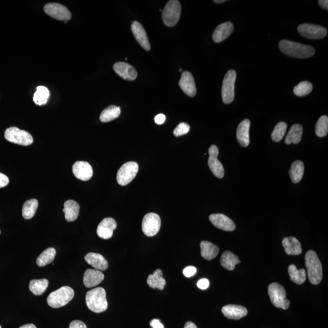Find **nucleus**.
<instances>
[{
	"label": "nucleus",
	"mask_w": 328,
	"mask_h": 328,
	"mask_svg": "<svg viewBox=\"0 0 328 328\" xmlns=\"http://www.w3.org/2000/svg\"><path fill=\"white\" fill-rule=\"evenodd\" d=\"M279 48L284 54L295 58H309L316 53L313 46L286 40H281L279 43Z\"/></svg>",
	"instance_id": "1"
},
{
	"label": "nucleus",
	"mask_w": 328,
	"mask_h": 328,
	"mask_svg": "<svg viewBox=\"0 0 328 328\" xmlns=\"http://www.w3.org/2000/svg\"><path fill=\"white\" fill-rule=\"evenodd\" d=\"M305 265L310 282L317 285L323 278L322 266L321 260L314 250H309L305 255Z\"/></svg>",
	"instance_id": "2"
},
{
	"label": "nucleus",
	"mask_w": 328,
	"mask_h": 328,
	"mask_svg": "<svg viewBox=\"0 0 328 328\" xmlns=\"http://www.w3.org/2000/svg\"><path fill=\"white\" fill-rule=\"evenodd\" d=\"M86 303L87 308L95 313H101L108 308L106 291L103 288H96L87 292Z\"/></svg>",
	"instance_id": "3"
},
{
	"label": "nucleus",
	"mask_w": 328,
	"mask_h": 328,
	"mask_svg": "<svg viewBox=\"0 0 328 328\" xmlns=\"http://www.w3.org/2000/svg\"><path fill=\"white\" fill-rule=\"evenodd\" d=\"M75 296V291L70 286H63L49 294L47 302L51 308H59L67 305Z\"/></svg>",
	"instance_id": "4"
},
{
	"label": "nucleus",
	"mask_w": 328,
	"mask_h": 328,
	"mask_svg": "<svg viewBox=\"0 0 328 328\" xmlns=\"http://www.w3.org/2000/svg\"><path fill=\"white\" fill-rule=\"evenodd\" d=\"M268 294L273 305L277 308L288 310L290 306L289 300L286 299V292L283 286L277 283L270 284L268 287Z\"/></svg>",
	"instance_id": "5"
},
{
	"label": "nucleus",
	"mask_w": 328,
	"mask_h": 328,
	"mask_svg": "<svg viewBox=\"0 0 328 328\" xmlns=\"http://www.w3.org/2000/svg\"><path fill=\"white\" fill-rule=\"evenodd\" d=\"M181 7L179 1L170 0L166 3L163 11L162 18L164 24L168 27L176 25L178 22Z\"/></svg>",
	"instance_id": "6"
},
{
	"label": "nucleus",
	"mask_w": 328,
	"mask_h": 328,
	"mask_svg": "<svg viewBox=\"0 0 328 328\" xmlns=\"http://www.w3.org/2000/svg\"><path fill=\"white\" fill-rule=\"evenodd\" d=\"M4 137L7 141L20 146H28L33 143L31 134L16 127L7 128L5 131Z\"/></svg>",
	"instance_id": "7"
},
{
	"label": "nucleus",
	"mask_w": 328,
	"mask_h": 328,
	"mask_svg": "<svg viewBox=\"0 0 328 328\" xmlns=\"http://www.w3.org/2000/svg\"><path fill=\"white\" fill-rule=\"evenodd\" d=\"M139 170L138 164L135 162L125 163L117 174V181L122 186L129 184L136 176Z\"/></svg>",
	"instance_id": "8"
},
{
	"label": "nucleus",
	"mask_w": 328,
	"mask_h": 328,
	"mask_svg": "<svg viewBox=\"0 0 328 328\" xmlns=\"http://www.w3.org/2000/svg\"><path fill=\"white\" fill-rule=\"evenodd\" d=\"M236 79L237 73L234 70L229 71L224 77L222 86V98L224 103H231L234 100Z\"/></svg>",
	"instance_id": "9"
},
{
	"label": "nucleus",
	"mask_w": 328,
	"mask_h": 328,
	"mask_svg": "<svg viewBox=\"0 0 328 328\" xmlns=\"http://www.w3.org/2000/svg\"><path fill=\"white\" fill-rule=\"evenodd\" d=\"M161 220L157 213H147L142 220V229L144 234L147 237H152L160 231Z\"/></svg>",
	"instance_id": "10"
},
{
	"label": "nucleus",
	"mask_w": 328,
	"mask_h": 328,
	"mask_svg": "<svg viewBox=\"0 0 328 328\" xmlns=\"http://www.w3.org/2000/svg\"><path fill=\"white\" fill-rule=\"evenodd\" d=\"M297 29L301 35L310 39H322L328 34L326 28L315 24H302L298 27Z\"/></svg>",
	"instance_id": "11"
},
{
	"label": "nucleus",
	"mask_w": 328,
	"mask_h": 328,
	"mask_svg": "<svg viewBox=\"0 0 328 328\" xmlns=\"http://www.w3.org/2000/svg\"><path fill=\"white\" fill-rule=\"evenodd\" d=\"M46 14L57 20L67 21L71 18V13L67 7L59 3L51 2L44 7Z\"/></svg>",
	"instance_id": "12"
},
{
	"label": "nucleus",
	"mask_w": 328,
	"mask_h": 328,
	"mask_svg": "<svg viewBox=\"0 0 328 328\" xmlns=\"http://www.w3.org/2000/svg\"><path fill=\"white\" fill-rule=\"evenodd\" d=\"M209 158L208 160V165H209L210 170L218 178H223L224 176V169L222 164L218 160L219 154L218 147L215 145H213L209 148Z\"/></svg>",
	"instance_id": "13"
},
{
	"label": "nucleus",
	"mask_w": 328,
	"mask_h": 328,
	"mask_svg": "<svg viewBox=\"0 0 328 328\" xmlns=\"http://www.w3.org/2000/svg\"><path fill=\"white\" fill-rule=\"evenodd\" d=\"M209 220L216 228L223 230V231L232 232L236 229V226L234 221L225 215L215 213V214L209 216Z\"/></svg>",
	"instance_id": "14"
},
{
	"label": "nucleus",
	"mask_w": 328,
	"mask_h": 328,
	"mask_svg": "<svg viewBox=\"0 0 328 328\" xmlns=\"http://www.w3.org/2000/svg\"><path fill=\"white\" fill-rule=\"evenodd\" d=\"M73 172L77 178L83 181L91 179L93 175L91 165L85 161H78L74 164Z\"/></svg>",
	"instance_id": "15"
},
{
	"label": "nucleus",
	"mask_w": 328,
	"mask_h": 328,
	"mask_svg": "<svg viewBox=\"0 0 328 328\" xmlns=\"http://www.w3.org/2000/svg\"><path fill=\"white\" fill-rule=\"evenodd\" d=\"M179 85L182 91L188 96L195 97L196 94V87L195 80L192 75L188 71L182 73L181 78L179 82Z\"/></svg>",
	"instance_id": "16"
},
{
	"label": "nucleus",
	"mask_w": 328,
	"mask_h": 328,
	"mask_svg": "<svg viewBox=\"0 0 328 328\" xmlns=\"http://www.w3.org/2000/svg\"><path fill=\"white\" fill-rule=\"evenodd\" d=\"M134 36H135L137 42H138L145 50L150 51L151 46L148 38L146 30L141 23L138 21H133L131 26Z\"/></svg>",
	"instance_id": "17"
},
{
	"label": "nucleus",
	"mask_w": 328,
	"mask_h": 328,
	"mask_svg": "<svg viewBox=\"0 0 328 328\" xmlns=\"http://www.w3.org/2000/svg\"><path fill=\"white\" fill-rule=\"evenodd\" d=\"M117 228L116 221L112 218H106L98 224L97 234L98 237L104 240L111 239L113 231Z\"/></svg>",
	"instance_id": "18"
},
{
	"label": "nucleus",
	"mask_w": 328,
	"mask_h": 328,
	"mask_svg": "<svg viewBox=\"0 0 328 328\" xmlns=\"http://www.w3.org/2000/svg\"><path fill=\"white\" fill-rule=\"evenodd\" d=\"M113 68L115 72L126 81H135L138 77L136 70L127 63L117 62L114 65Z\"/></svg>",
	"instance_id": "19"
},
{
	"label": "nucleus",
	"mask_w": 328,
	"mask_h": 328,
	"mask_svg": "<svg viewBox=\"0 0 328 328\" xmlns=\"http://www.w3.org/2000/svg\"><path fill=\"white\" fill-rule=\"evenodd\" d=\"M103 273L96 269H87L84 273L83 283L87 288L97 286L103 280Z\"/></svg>",
	"instance_id": "20"
},
{
	"label": "nucleus",
	"mask_w": 328,
	"mask_h": 328,
	"mask_svg": "<svg viewBox=\"0 0 328 328\" xmlns=\"http://www.w3.org/2000/svg\"><path fill=\"white\" fill-rule=\"evenodd\" d=\"M222 313L229 319L240 320L247 314V310L241 305H228L223 306Z\"/></svg>",
	"instance_id": "21"
},
{
	"label": "nucleus",
	"mask_w": 328,
	"mask_h": 328,
	"mask_svg": "<svg viewBox=\"0 0 328 328\" xmlns=\"http://www.w3.org/2000/svg\"><path fill=\"white\" fill-rule=\"evenodd\" d=\"M234 27L231 22H226L217 27L213 34V40L215 43H221L233 33Z\"/></svg>",
	"instance_id": "22"
},
{
	"label": "nucleus",
	"mask_w": 328,
	"mask_h": 328,
	"mask_svg": "<svg viewBox=\"0 0 328 328\" xmlns=\"http://www.w3.org/2000/svg\"><path fill=\"white\" fill-rule=\"evenodd\" d=\"M250 122L249 120L245 119L240 123L237 128V140L241 146L246 147L249 145V129Z\"/></svg>",
	"instance_id": "23"
},
{
	"label": "nucleus",
	"mask_w": 328,
	"mask_h": 328,
	"mask_svg": "<svg viewBox=\"0 0 328 328\" xmlns=\"http://www.w3.org/2000/svg\"><path fill=\"white\" fill-rule=\"evenodd\" d=\"M84 259L95 269L104 271L108 267V261L99 253L90 252L84 256Z\"/></svg>",
	"instance_id": "24"
},
{
	"label": "nucleus",
	"mask_w": 328,
	"mask_h": 328,
	"mask_svg": "<svg viewBox=\"0 0 328 328\" xmlns=\"http://www.w3.org/2000/svg\"><path fill=\"white\" fill-rule=\"evenodd\" d=\"M282 245L286 254L289 255H299L302 251V246L296 238L286 237L282 241Z\"/></svg>",
	"instance_id": "25"
},
{
	"label": "nucleus",
	"mask_w": 328,
	"mask_h": 328,
	"mask_svg": "<svg viewBox=\"0 0 328 328\" xmlns=\"http://www.w3.org/2000/svg\"><path fill=\"white\" fill-rule=\"evenodd\" d=\"M80 210V206L75 201L68 200L64 204L63 212L65 213V220L68 222H73L78 219Z\"/></svg>",
	"instance_id": "26"
},
{
	"label": "nucleus",
	"mask_w": 328,
	"mask_h": 328,
	"mask_svg": "<svg viewBox=\"0 0 328 328\" xmlns=\"http://www.w3.org/2000/svg\"><path fill=\"white\" fill-rule=\"evenodd\" d=\"M201 254L206 260L210 261L217 256L220 248L217 246L207 241H203L200 244Z\"/></svg>",
	"instance_id": "27"
},
{
	"label": "nucleus",
	"mask_w": 328,
	"mask_h": 328,
	"mask_svg": "<svg viewBox=\"0 0 328 328\" xmlns=\"http://www.w3.org/2000/svg\"><path fill=\"white\" fill-rule=\"evenodd\" d=\"M147 283L150 288L163 290L166 284V280L163 278V273L160 269L156 270L153 274L147 278Z\"/></svg>",
	"instance_id": "28"
},
{
	"label": "nucleus",
	"mask_w": 328,
	"mask_h": 328,
	"mask_svg": "<svg viewBox=\"0 0 328 328\" xmlns=\"http://www.w3.org/2000/svg\"><path fill=\"white\" fill-rule=\"evenodd\" d=\"M221 266L224 269L228 270H234L237 264L240 263L239 257L231 252V251H225L221 255L220 260Z\"/></svg>",
	"instance_id": "29"
},
{
	"label": "nucleus",
	"mask_w": 328,
	"mask_h": 328,
	"mask_svg": "<svg viewBox=\"0 0 328 328\" xmlns=\"http://www.w3.org/2000/svg\"><path fill=\"white\" fill-rule=\"evenodd\" d=\"M302 126L300 124H294L292 126L286 136L285 143L288 145L299 144L302 140Z\"/></svg>",
	"instance_id": "30"
},
{
	"label": "nucleus",
	"mask_w": 328,
	"mask_h": 328,
	"mask_svg": "<svg viewBox=\"0 0 328 328\" xmlns=\"http://www.w3.org/2000/svg\"><path fill=\"white\" fill-rule=\"evenodd\" d=\"M305 165L302 161H295L292 164L289 170V175L292 182L297 184L302 180L304 174Z\"/></svg>",
	"instance_id": "31"
},
{
	"label": "nucleus",
	"mask_w": 328,
	"mask_h": 328,
	"mask_svg": "<svg viewBox=\"0 0 328 328\" xmlns=\"http://www.w3.org/2000/svg\"><path fill=\"white\" fill-rule=\"evenodd\" d=\"M288 272L291 280L297 284H302L306 280V271L304 269H298L294 264L289 265Z\"/></svg>",
	"instance_id": "32"
},
{
	"label": "nucleus",
	"mask_w": 328,
	"mask_h": 328,
	"mask_svg": "<svg viewBox=\"0 0 328 328\" xmlns=\"http://www.w3.org/2000/svg\"><path fill=\"white\" fill-rule=\"evenodd\" d=\"M121 113L119 106L115 105L109 106L103 109L100 116V120L102 122H109L119 117Z\"/></svg>",
	"instance_id": "33"
},
{
	"label": "nucleus",
	"mask_w": 328,
	"mask_h": 328,
	"mask_svg": "<svg viewBox=\"0 0 328 328\" xmlns=\"http://www.w3.org/2000/svg\"><path fill=\"white\" fill-rule=\"evenodd\" d=\"M56 255V250L53 247H49L38 256L36 263L39 267H44L53 262Z\"/></svg>",
	"instance_id": "34"
},
{
	"label": "nucleus",
	"mask_w": 328,
	"mask_h": 328,
	"mask_svg": "<svg viewBox=\"0 0 328 328\" xmlns=\"http://www.w3.org/2000/svg\"><path fill=\"white\" fill-rule=\"evenodd\" d=\"M38 206L37 199H32L24 202L22 210L23 217L26 220H29L34 217Z\"/></svg>",
	"instance_id": "35"
},
{
	"label": "nucleus",
	"mask_w": 328,
	"mask_h": 328,
	"mask_svg": "<svg viewBox=\"0 0 328 328\" xmlns=\"http://www.w3.org/2000/svg\"><path fill=\"white\" fill-rule=\"evenodd\" d=\"M49 281L46 279L32 280L30 281L29 289L35 295H42L48 288Z\"/></svg>",
	"instance_id": "36"
},
{
	"label": "nucleus",
	"mask_w": 328,
	"mask_h": 328,
	"mask_svg": "<svg viewBox=\"0 0 328 328\" xmlns=\"http://www.w3.org/2000/svg\"><path fill=\"white\" fill-rule=\"evenodd\" d=\"M49 97V91L47 87L39 86L37 87L36 92L34 95V102L38 105H45Z\"/></svg>",
	"instance_id": "37"
},
{
	"label": "nucleus",
	"mask_w": 328,
	"mask_h": 328,
	"mask_svg": "<svg viewBox=\"0 0 328 328\" xmlns=\"http://www.w3.org/2000/svg\"><path fill=\"white\" fill-rule=\"evenodd\" d=\"M313 84L310 82L303 81L295 86L294 88V92L295 95L299 97L306 96L310 94L313 90Z\"/></svg>",
	"instance_id": "38"
},
{
	"label": "nucleus",
	"mask_w": 328,
	"mask_h": 328,
	"mask_svg": "<svg viewBox=\"0 0 328 328\" xmlns=\"http://www.w3.org/2000/svg\"><path fill=\"white\" fill-rule=\"evenodd\" d=\"M328 133V117L322 116L320 117L316 125V133L319 138L326 136Z\"/></svg>",
	"instance_id": "39"
},
{
	"label": "nucleus",
	"mask_w": 328,
	"mask_h": 328,
	"mask_svg": "<svg viewBox=\"0 0 328 328\" xmlns=\"http://www.w3.org/2000/svg\"><path fill=\"white\" fill-rule=\"evenodd\" d=\"M286 130L287 124L285 122L278 123L272 131L271 135L272 140L275 142H280L282 140L285 135Z\"/></svg>",
	"instance_id": "40"
},
{
	"label": "nucleus",
	"mask_w": 328,
	"mask_h": 328,
	"mask_svg": "<svg viewBox=\"0 0 328 328\" xmlns=\"http://www.w3.org/2000/svg\"><path fill=\"white\" fill-rule=\"evenodd\" d=\"M190 128V125L187 124V123H180L173 131L174 135L176 137L185 135L189 132Z\"/></svg>",
	"instance_id": "41"
},
{
	"label": "nucleus",
	"mask_w": 328,
	"mask_h": 328,
	"mask_svg": "<svg viewBox=\"0 0 328 328\" xmlns=\"http://www.w3.org/2000/svg\"><path fill=\"white\" fill-rule=\"evenodd\" d=\"M197 269L194 266H187L183 270V274L184 275L185 277L189 278L193 277L196 273Z\"/></svg>",
	"instance_id": "42"
},
{
	"label": "nucleus",
	"mask_w": 328,
	"mask_h": 328,
	"mask_svg": "<svg viewBox=\"0 0 328 328\" xmlns=\"http://www.w3.org/2000/svg\"><path fill=\"white\" fill-rule=\"evenodd\" d=\"M209 281L207 278H202L197 283V286L202 290L207 289L209 286Z\"/></svg>",
	"instance_id": "43"
},
{
	"label": "nucleus",
	"mask_w": 328,
	"mask_h": 328,
	"mask_svg": "<svg viewBox=\"0 0 328 328\" xmlns=\"http://www.w3.org/2000/svg\"><path fill=\"white\" fill-rule=\"evenodd\" d=\"M69 328H87V327L83 322L74 321L71 323Z\"/></svg>",
	"instance_id": "44"
},
{
	"label": "nucleus",
	"mask_w": 328,
	"mask_h": 328,
	"mask_svg": "<svg viewBox=\"0 0 328 328\" xmlns=\"http://www.w3.org/2000/svg\"><path fill=\"white\" fill-rule=\"evenodd\" d=\"M9 180L5 174L0 173V188L5 187L9 184Z\"/></svg>",
	"instance_id": "45"
},
{
	"label": "nucleus",
	"mask_w": 328,
	"mask_h": 328,
	"mask_svg": "<svg viewBox=\"0 0 328 328\" xmlns=\"http://www.w3.org/2000/svg\"><path fill=\"white\" fill-rule=\"evenodd\" d=\"M166 117L163 114H159L155 117V122L158 125H162L165 122Z\"/></svg>",
	"instance_id": "46"
},
{
	"label": "nucleus",
	"mask_w": 328,
	"mask_h": 328,
	"mask_svg": "<svg viewBox=\"0 0 328 328\" xmlns=\"http://www.w3.org/2000/svg\"><path fill=\"white\" fill-rule=\"evenodd\" d=\"M150 325L153 328H164V325L161 324L160 320L153 319L150 322Z\"/></svg>",
	"instance_id": "47"
},
{
	"label": "nucleus",
	"mask_w": 328,
	"mask_h": 328,
	"mask_svg": "<svg viewBox=\"0 0 328 328\" xmlns=\"http://www.w3.org/2000/svg\"><path fill=\"white\" fill-rule=\"evenodd\" d=\"M319 4L324 9L328 10V0H319Z\"/></svg>",
	"instance_id": "48"
},
{
	"label": "nucleus",
	"mask_w": 328,
	"mask_h": 328,
	"mask_svg": "<svg viewBox=\"0 0 328 328\" xmlns=\"http://www.w3.org/2000/svg\"><path fill=\"white\" fill-rule=\"evenodd\" d=\"M184 328H198L194 323L188 322L186 323Z\"/></svg>",
	"instance_id": "49"
},
{
	"label": "nucleus",
	"mask_w": 328,
	"mask_h": 328,
	"mask_svg": "<svg viewBox=\"0 0 328 328\" xmlns=\"http://www.w3.org/2000/svg\"><path fill=\"white\" fill-rule=\"evenodd\" d=\"M19 328H37L34 324H26L23 325Z\"/></svg>",
	"instance_id": "50"
},
{
	"label": "nucleus",
	"mask_w": 328,
	"mask_h": 328,
	"mask_svg": "<svg viewBox=\"0 0 328 328\" xmlns=\"http://www.w3.org/2000/svg\"><path fill=\"white\" fill-rule=\"evenodd\" d=\"M227 1L226 0H215L213 2L217 4L223 3V2Z\"/></svg>",
	"instance_id": "51"
},
{
	"label": "nucleus",
	"mask_w": 328,
	"mask_h": 328,
	"mask_svg": "<svg viewBox=\"0 0 328 328\" xmlns=\"http://www.w3.org/2000/svg\"><path fill=\"white\" fill-rule=\"evenodd\" d=\"M179 71H180V72H181V71H182V69H180V70H179Z\"/></svg>",
	"instance_id": "52"
},
{
	"label": "nucleus",
	"mask_w": 328,
	"mask_h": 328,
	"mask_svg": "<svg viewBox=\"0 0 328 328\" xmlns=\"http://www.w3.org/2000/svg\"><path fill=\"white\" fill-rule=\"evenodd\" d=\"M0 234H1V231H0Z\"/></svg>",
	"instance_id": "53"
},
{
	"label": "nucleus",
	"mask_w": 328,
	"mask_h": 328,
	"mask_svg": "<svg viewBox=\"0 0 328 328\" xmlns=\"http://www.w3.org/2000/svg\"><path fill=\"white\" fill-rule=\"evenodd\" d=\"M0 328H1V326H0Z\"/></svg>",
	"instance_id": "54"
}]
</instances>
